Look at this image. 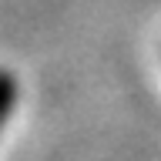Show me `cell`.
I'll list each match as a JSON object with an SVG mask.
<instances>
[{"label":"cell","instance_id":"cell-1","mask_svg":"<svg viewBox=\"0 0 161 161\" xmlns=\"http://www.w3.org/2000/svg\"><path fill=\"white\" fill-rule=\"evenodd\" d=\"M14 97H17V84H14V77L7 70H0V124L7 121L10 108H14Z\"/></svg>","mask_w":161,"mask_h":161}]
</instances>
